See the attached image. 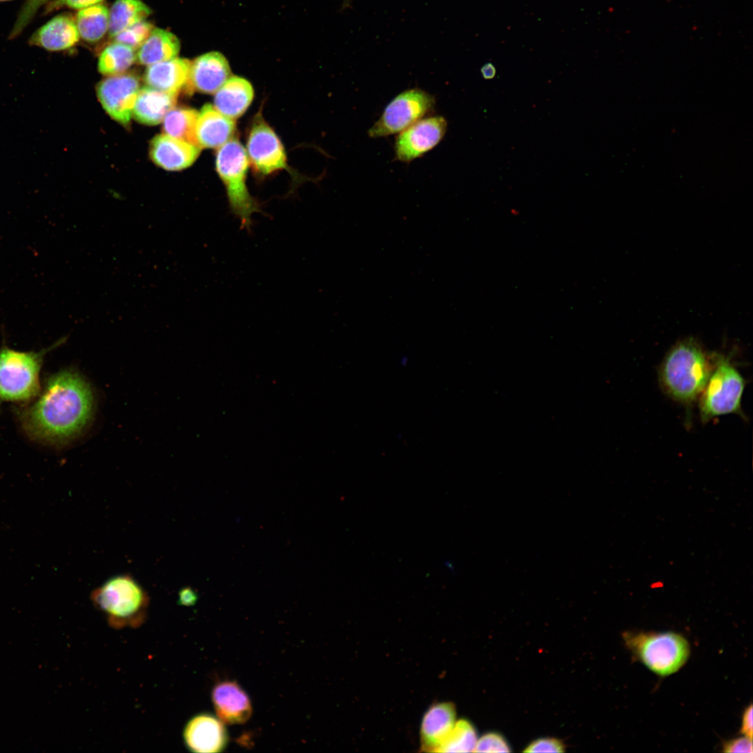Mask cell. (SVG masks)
I'll use <instances>...</instances> for the list:
<instances>
[{
  "mask_svg": "<svg viewBox=\"0 0 753 753\" xmlns=\"http://www.w3.org/2000/svg\"><path fill=\"white\" fill-rule=\"evenodd\" d=\"M177 96L149 86L142 87L139 91L132 115L139 123L150 126L158 124L175 107Z\"/></svg>",
  "mask_w": 753,
  "mask_h": 753,
  "instance_id": "cell-21",
  "label": "cell"
},
{
  "mask_svg": "<svg viewBox=\"0 0 753 753\" xmlns=\"http://www.w3.org/2000/svg\"><path fill=\"white\" fill-rule=\"evenodd\" d=\"M253 97V88L247 79L231 76L215 92L214 107L234 120L244 114Z\"/></svg>",
  "mask_w": 753,
  "mask_h": 753,
  "instance_id": "cell-20",
  "label": "cell"
},
{
  "mask_svg": "<svg viewBox=\"0 0 753 753\" xmlns=\"http://www.w3.org/2000/svg\"><path fill=\"white\" fill-rule=\"evenodd\" d=\"M246 152L250 162L257 172L268 175L277 170L285 169L295 178L296 182L300 181L298 174L287 165L284 149L280 139L260 114L252 121Z\"/></svg>",
  "mask_w": 753,
  "mask_h": 753,
  "instance_id": "cell-9",
  "label": "cell"
},
{
  "mask_svg": "<svg viewBox=\"0 0 753 753\" xmlns=\"http://www.w3.org/2000/svg\"><path fill=\"white\" fill-rule=\"evenodd\" d=\"M191 61L186 59L174 58L148 66L144 81L149 86L178 94L188 86Z\"/></svg>",
  "mask_w": 753,
  "mask_h": 753,
  "instance_id": "cell-19",
  "label": "cell"
},
{
  "mask_svg": "<svg viewBox=\"0 0 753 753\" xmlns=\"http://www.w3.org/2000/svg\"><path fill=\"white\" fill-rule=\"evenodd\" d=\"M475 752H510V746L505 738L496 733H487L478 739Z\"/></svg>",
  "mask_w": 753,
  "mask_h": 753,
  "instance_id": "cell-30",
  "label": "cell"
},
{
  "mask_svg": "<svg viewBox=\"0 0 753 753\" xmlns=\"http://www.w3.org/2000/svg\"><path fill=\"white\" fill-rule=\"evenodd\" d=\"M623 637L636 658L660 676L678 671L690 656L689 642L674 632H625Z\"/></svg>",
  "mask_w": 753,
  "mask_h": 753,
  "instance_id": "cell-6",
  "label": "cell"
},
{
  "mask_svg": "<svg viewBox=\"0 0 753 753\" xmlns=\"http://www.w3.org/2000/svg\"><path fill=\"white\" fill-rule=\"evenodd\" d=\"M248 166L247 152L236 139L232 138L217 151L215 167L225 186L231 211L240 219L241 229L250 232L252 214L261 210L247 188Z\"/></svg>",
  "mask_w": 753,
  "mask_h": 753,
  "instance_id": "cell-5",
  "label": "cell"
},
{
  "mask_svg": "<svg viewBox=\"0 0 753 753\" xmlns=\"http://www.w3.org/2000/svg\"><path fill=\"white\" fill-rule=\"evenodd\" d=\"M227 59L219 52H209L197 57L190 64L187 89L204 93H215L229 78Z\"/></svg>",
  "mask_w": 753,
  "mask_h": 753,
  "instance_id": "cell-13",
  "label": "cell"
},
{
  "mask_svg": "<svg viewBox=\"0 0 753 753\" xmlns=\"http://www.w3.org/2000/svg\"><path fill=\"white\" fill-rule=\"evenodd\" d=\"M745 386V379L730 358L715 353L714 369L699 397L701 421L730 413L744 417L741 399Z\"/></svg>",
  "mask_w": 753,
  "mask_h": 753,
  "instance_id": "cell-7",
  "label": "cell"
},
{
  "mask_svg": "<svg viewBox=\"0 0 753 753\" xmlns=\"http://www.w3.org/2000/svg\"><path fill=\"white\" fill-rule=\"evenodd\" d=\"M199 146L166 134L153 137L150 144V156L158 166L168 171H178L190 167L200 153Z\"/></svg>",
  "mask_w": 753,
  "mask_h": 753,
  "instance_id": "cell-15",
  "label": "cell"
},
{
  "mask_svg": "<svg viewBox=\"0 0 753 753\" xmlns=\"http://www.w3.org/2000/svg\"><path fill=\"white\" fill-rule=\"evenodd\" d=\"M482 76L485 79H492L496 75V68L492 63H487L480 69Z\"/></svg>",
  "mask_w": 753,
  "mask_h": 753,
  "instance_id": "cell-36",
  "label": "cell"
},
{
  "mask_svg": "<svg viewBox=\"0 0 753 753\" xmlns=\"http://www.w3.org/2000/svg\"><path fill=\"white\" fill-rule=\"evenodd\" d=\"M79 38L75 19L69 14H61L37 29L30 37L29 43L56 52L73 47Z\"/></svg>",
  "mask_w": 753,
  "mask_h": 753,
  "instance_id": "cell-17",
  "label": "cell"
},
{
  "mask_svg": "<svg viewBox=\"0 0 753 753\" xmlns=\"http://www.w3.org/2000/svg\"><path fill=\"white\" fill-rule=\"evenodd\" d=\"M93 410L87 381L73 370L46 379L34 401L18 411V420L33 441L60 446L77 437L86 427Z\"/></svg>",
  "mask_w": 753,
  "mask_h": 753,
  "instance_id": "cell-1",
  "label": "cell"
},
{
  "mask_svg": "<svg viewBox=\"0 0 753 753\" xmlns=\"http://www.w3.org/2000/svg\"><path fill=\"white\" fill-rule=\"evenodd\" d=\"M61 338L38 351L0 348V402H27L40 393V372L47 353L62 344Z\"/></svg>",
  "mask_w": 753,
  "mask_h": 753,
  "instance_id": "cell-4",
  "label": "cell"
},
{
  "mask_svg": "<svg viewBox=\"0 0 753 753\" xmlns=\"http://www.w3.org/2000/svg\"><path fill=\"white\" fill-rule=\"evenodd\" d=\"M235 123L219 112L214 106H203L196 124V137L201 148H220L232 139Z\"/></svg>",
  "mask_w": 753,
  "mask_h": 753,
  "instance_id": "cell-18",
  "label": "cell"
},
{
  "mask_svg": "<svg viewBox=\"0 0 753 753\" xmlns=\"http://www.w3.org/2000/svg\"><path fill=\"white\" fill-rule=\"evenodd\" d=\"M212 701L217 717L224 724H244L252 715L250 700L235 681L218 683L212 690Z\"/></svg>",
  "mask_w": 753,
  "mask_h": 753,
  "instance_id": "cell-14",
  "label": "cell"
},
{
  "mask_svg": "<svg viewBox=\"0 0 753 753\" xmlns=\"http://www.w3.org/2000/svg\"><path fill=\"white\" fill-rule=\"evenodd\" d=\"M715 363L693 337L677 342L666 353L658 371L660 386L672 400L691 406L699 399Z\"/></svg>",
  "mask_w": 753,
  "mask_h": 753,
  "instance_id": "cell-2",
  "label": "cell"
},
{
  "mask_svg": "<svg viewBox=\"0 0 753 753\" xmlns=\"http://www.w3.org/2000/svg\"><path fill=\"white\" fill-rule=\"evenodd\" d=\"M151 8L142 0H116L109 10V36L114 38L125 29L145 19Z\"/></svg>",
  "mask_w": 753,
  "mask_h": 753,
  "instance_id": "cell-23",
  "label": "cell"
},
{
  "mask_svg": "<svg viewBox=\"0 0 753 753\" xmlns=\"http://www.w3.org/2000/svg\"><path fill=\"white\" fill-rule=\"evenodd\" d=\"M153 29V26L151 23L142 20L125 29L113 38L114 42L123 44L135 50L143 44Z\"/></svg>",
  "mask_w": 753,
  "mask_h": 753,
  "instance_id": "cell-28",
  "label": "cell"
},
{
  "mask_svg": "<svg viewBox=\"0 0 753 753\" xmlns=\"http://www.w3.org/2000/svg\"><path fill=\"white\" fill-rule=\"evenodd\" d=\"M137 77L132 74L108 77L97 86V95L106 112L116 121L127 125L139 91Z\"/></svg>",
  "mask_w": 753,
  "mask_h": 753,
  "instance_id": "cell-11",
  "label": "cell"
},
{
  "mask_svg": "<svg viewBox=\"0 0 753 753\" xmlns=\"http://www.w3.org/2000/svg\"><path fill=\"white\" fill-rule=\"evenodd\" d=\"M478 740L473 725L466 720H457L436 752H472Z\"/></svg>",
  "mask_w": 753,
  "mask_h": 753,
  "instance_id": "cell-27",
  "label": "cell"
},
{
  "mask_svg": "<svg viewBox=\"0 0 753 753\" xmlns=\"http://www.w3.org/2000/svg\"><path fill=\"white\" fill-rule=\"evenodd\" d=\"M180 50V41L172 33L153 28L149 37L138 48L137 61L150 66L174 59Z\"/></svg>",
  "mask_w": 753,
  "mask_h": 753,
  "instance_id": "cell-22",
  "label": "cell"
},
{
  "mask_svg": "<svg viewBox=\"0 0 753 753\" xmlns=\"http://www.w3.org/2000/svg\"><path fill=\"white\" fill-rule=\"evenodd\" d=\"M198 114L192 108L174 107L163 119V132L171 137L199 146L196 137Z\"/></svg>",
  "mask_w": 753,
  "mask_h": 753,
  "instance_id": "cell-24",
  "label": "cell"
},
{
  "mask_svg": "<svg viewBox=\"0 0 753 753\" xmlns=\"http://www.w3.org/2000/svg\"><path fill=\"white\" fill-rule=\"evenodd\" d=\"M448 123L441 116L421 119L402 130L395 143L397 160L409 162L432 150L443 138Z\"/></svg>",
  "mask_w": 753,
  "mask_h": 753,
  "instance_id": "cell-10",
  "label": "cell"
},
{
  "mask_svg": "<svg viewBox=\"0 0 753 753\" xmlns=\"http://www.w3.org/2000/svg\"><path fill=\"white\" fill-rule=\"evenodd\" d=\"M197 592L190 587L184 588L179 593V602L184 605L190 606L194 604L197 602Z\"/></svg>",
  "mask_w": 753,
  "mask_h": 753,
  "instance_id": "cell-35",
  "label": "cell"
},
{
  "mask_svg": "<svg viewBox=\"0 0 753 753\" xmlns=\"http://www.w3.org/2000/svg\"><path fill=\"white\" fill-rule=\"evenodd\" d=\"M0 1H10V0H0Z\"/></svg>",
  "mask_w": 753,
  "mask_h": 753,
  "instance_id": "cell-38",
  "label": "cell"
},
{
  "mask_svg": "<svg viewBox=\"0 0 753 753\" xmlns=\"http://www.w3.org/2000/svg\"><path fill=\"white\" fill-rule=\"evenodd\" d=\"M184 742L193 752H222L228 743V733L224 723L209 713L195 715L185 724Z\"/></svg>",
  "mask_w": 753,
  "mask_h": 753,
  "instance_id": "cell-12",
  "label": "cell"
},
{
  "mask_svg": "<svg viewBox=\"0 0 753 753\" xmlns=\"http://www.w3.org/2000/svg\"><path fill=\"white\" fill-rule=\"evenodd\" d=\"M434 105V97L427 91L418 88L405 90L386 105L368 135L378 138L400 133L429 114Z\"/></svg>",
  "mask_w": 753,
  "mask_h": 753,
  "instance_id": "cell-8",
  "label": "cell"
},
{
  "mask_svg": "<svg viewBox=\"0 0 753 753\" xmlns=\"http://www.w3.org/2000/svg\"><path fill=\"white\" fill-rule=\"evenodd\" d=\"M724 752H752V739L745 736L726 741L722 746Z\"/></svg>",
  "mask_w": 753,
  "mask_h": 753,
  "instance_id": "cell-32",
  "label": "cell"
},
{
  "mask_svg": "<svg viewBox=\"0 0 753 753\" xmlns=\"http://www.w3.org/2000/svg\"><path fill=\"white\" fill-rule=\"evenodd\" d=\"M565 745L562 741L554 738H543L532 742L524 750L525 752H563Z\"/></svg>",
  "mask_w": 753,
  "mask_h": 753,
  "instance_id": "cell-31",
  "label": "cell"
},
{
  "mask_svg": "<svg viewBox=\"0 0 753 753\" xmlns=\"http://www.w3.org/2000/svg\"><path fill=\"white\" fill-rule=\"evenodd\" d=\"M75 22L80 38L87 42L100 40L108 31L109 10L100 3L79 9Z\"/></svg>",
  "mask_w": 753,
  "mask_h": 753,
  "instance_id": "cell-25",
  "label": "cell"
},
{
  "mask_svg": "<svg viewBox=\"0 0 753 753\" xmlns=\"http://www.w3.org/2000/svg\"><path fill=\"white\" fill-rule=\"evenodd\" d=\"M137 61L135 50L123 44L114 42L101 52L98 63V70L105 75L122 74Z\"/></svg>",
  "mask_w": 753,
  "mask_h": 753,
  "instance_id": "cell-26",
  "label": "cell"
},
{
  "mask_svg": "<svg viewBox=\"0 0 753 753\" xmlns=\"http://www.w3.org/2000/svg\"><path fill=\"white\" fill-rule=\"evenodd\" d=\"M350 3H351V0H343V6L344 8H347L349 6H350Z\"/></svg>",
  "mask_w": 753,
  "mask_h": 753,
  "instance_id": "cell-37",
  "label": "cell"
},
{
  "mask_svg": "<svg viewBox=\"0 0 753 753\" xmlns=\"http://www.w3.org/2000/svg\"><path fill=\"white\" fill-rule=\"evenodd\" d=\"M49 1L26 0L20 10L9 38L13 39L18 36L31 22L39 8Z\"/></svg>",
  "mask_w": 753,
  "mask_h": 753,
  "instance_id": "cell-29",
  "label": "cell"
},
{
  "mask_svg": "<svg viewBox=\"0 0 753 753\" xmlns=\"http://www.w3.org/2000/svg\"><path fill=\"white\" fill-rule=\"evenodd\" d=\"M102 0H54L47 5L46 12L68 7L73 9H82L90 6L100 3Z\"/></svg>",
  "mask_w": 753,
  "mask_h": 753,
  "instance_id": "cell-33",
  "label": "cell"
},
{
  "mask_svg": "<svg viewBox=\"0 0 753 753\" xmlns=\"http://www.w3.org/2000/svg\"><path fill=\"white\" fill-rule=\"evenodd\" d=\"M456 721V708L452 703L440 702L432 705L421 721L420 739L423 750L436 752Z\"/></svg>",
  "mask_w": 753,
  "mask_h": 753,
  "instance_id": "cell-16",
  "label": "cell"
},
{
  "mask_svg": "<svg viewBox=\"0 0 753 753\" xmlns=\"http://www.w3.org/2000/svg\"><path fill=\"white\" fill-rule=\"evenodd\" d=\"M90 598L114 629L138 628L147 618L149 596L129 574L107 579L91 592Z\"/></svg>",
  "mask_w": 753,
  "mask_h": 753,
  "instance_id": "cell-3",
  "label": "cell"
},
{
  "mask_svg": "<svg viewBox=\"0 0 753 753\" xmlns=\"http://www.w3.org/2000/svg\"><path fill=\"white\" fill-rule=\"evenodd\" d=\"M752 705L750 704V706L745 708L742 715L740 733L743 736L752 739Z\"/></svg>",
  "mask_w": 753,
  "mask_h": 753,
  "instance_id": "cell-34",
  "label": "cell"
}]
</instances>
